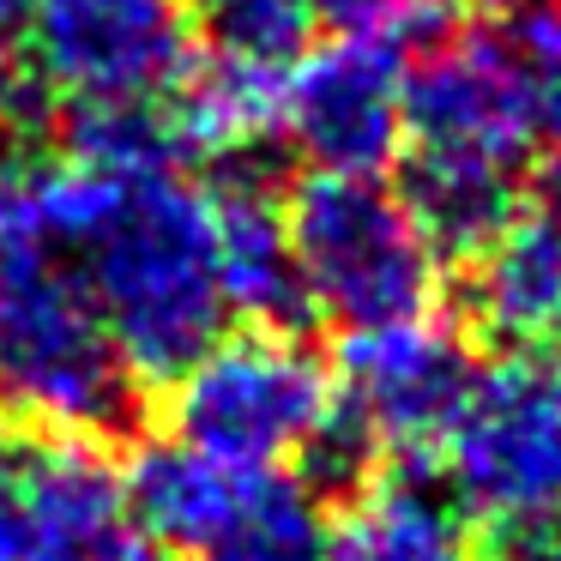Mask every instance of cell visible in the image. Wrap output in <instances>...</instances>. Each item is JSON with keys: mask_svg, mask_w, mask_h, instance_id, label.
<instances>
[{"mask_svg": "<svg viewBox=\"0 0 561 561\" xmlns=\"http://www.w3.org/2000/svg\"><path fill=\"white\" fill-rule=\"evenodd\" d=\"M218 266H224V296L230 314L266 332H296L308 314L302 272H296L284 211L266 194L224 187L218 194Z\"/></svg>", "mask_w": 561, "mask_h": 561, "instance_id": "5bb4252c", "label": "cell"}, {"mask_svg": "<svg viewBox=\"0 0 561 561\" xmlns=\"http://www.w3.org/2000/svg\"><path fill=\"white\" fill-rule=\"evenodd\" d=\"M25 7L31 0H0V67L19 55V31H25Z\"/></svg>", "mask_w": 561, "mask_h": 561, "instance_id": "d6986e66", "label": "cell"}, {"mask_svg": "<svg viewBox=\"0 0 561 561\" xmlns=\"http://www.w3.org/2000/svg\"><path fill=\"white\" fill-rule=\"evenodd\" d=\"M327 531L314 495L302 483L266 477L260 495L248 501V513L194 561H327Z\"/></svg>", "mask_w": 561, "mask_h": 561, "instance_id": "9a60e30c", "label": "cell"}, {"mask_svg": "<svg viewBox=\"0 0 561 561\" xmlns=\"http://www.w3.org/2000/svg\"><path fill=\"white\" fill-rule=\"evenodd\" d=\"M531 110L501 31L428 43L404 85V182L416 230L440 260H477L525 194Z\"/></svg>", "mask_w": 561, "mask_h": 561, "instance_id": "7a4b0ae2", "label": "cell"}, {"mask_svg": "<svg viewBox=\"0 0 561 561\" xmlns=\"http://www.w3.org/2000/svg\"><path fill=\"white\" fill-rule=\"evenodd\" d=\"M339 380L296 332L248 327L218 339L170 380V435L236 471L284 477L327 447Z\"/></svg>", "mask_w": 561, "mask_h": 561, "instance_id": "8992f818", "label": "cell"}, {"mask_svg": "<svg viewBox=\"0 0 561 561\" xmlns=\"http://www.w3.org/2000/svg\"><path fill=\"white\" fill-rule=\"evenodd\" d=\"M308 25L327 31H392V37H411L416 25L440 13V0H302Z\"/></svg>", "mask_w": 561, "mask_h": 561, "instance_id": "ac0fdd59", "label": "cell"}, {"mask_svg": "<svg viewBox=\"0 0 561 561\" xmlns=\"http://www.w3.org/2000/svg\"><path fill=\"white\" fill-rule=\"evenodd\" d=\"M404 85L411 43L392 31H332L302 49L278 85V134L308 170L380 175L404 146Z\"/></svg>", "mask_w": 561, "mask_h": 561, "instance_id": "ba28073f", "label": "cell"}, {"mask_svg": "<svg viewBox=\"0 0 561 561\" xmlns=\"http://www.w3.org/2000/svg\"><path fill=\"white\" fill-rule=\"evenodd\" d=\"M122 483H127V513L151 543H163L170 556H206L248 513V501L260 495L266 477L218 465L170 435V440H146L134 453V465L122 471Z\"/></svg>", "mask_w": 561, "mask_h": 561, "instance_id": "7c38bea8", "label": "cell"}, {"mask_svg": "<svg viewBox=\"0 0 561 561\" xmlns=\"http://www.w3.org/2000/svg\"><path fill=\"white\" fill-rule=\"evenodd\" d=\"M278 211L302 272L308 314L344 332L435 314L440 254L416 230L399 187H387L380 175L308 170Z\"/></svg>", "mask_w": 561, "mask_h": 561, "instance_id": "5b68a950", "label": "cell"}, {"mask_svg": "<svg viewBox=\"0 0 561 561\" xmlns=\"http://www.w3.org/2000/svg\"><path fill=\"white\" fill-rule=\"evenodd\" d=\"M471 314L513 344L561 332V170L531 175L507 224L471 260Z\"/></svg>", "mask_w": 561, "mask_h": 561, "instance_id": "8fae6325", "label": "cell"}, {"mask_svg": "<svg viewBox=\"0 0 561 561\" xmlns=\"http://www.w3.org/2000/svg\"><path fill=\"white\" fill-rule=\"evenodd\" d=\"M327 561H477L471 525L423 477H375L327 531Z\"/></svg>", "mask_w": 561, "mask_h": 561, "instance_id": "4fadbf2b", "label": "cell"}, {"mask_svg": "<svg viewBox=\"0 0 561 561\" xmlns=\"http://www.w3.org/2000/svg\"><path fill=\"white\" fill-rule=\"evenodd\" d=\"M556 561H561V556H556Z\"/></svg>", "mask_w": 561, "mask_h": 561, "instance_id": "44dd1931", "label": "cell"}, {"mask_svg": "<svg viewBox=\"0 0 561 561\" xmlns=\"http://www.w3.org/2000/svg\"><path fill=\"white\" fill-rule=\"evenodd\" d=\"M459 513L489 525L501 561L561 556V351L513 344L477 380L440 440Z\"/></svg>", "mask_w": 561, "mask_h": 561, "instance_id": "277c9868", "label": "cell"}, {"mask_svg": "<svg viewBox=\"0 0 561 561\" xmlns=\"http://www.w3.org/2000/svg\"><path fill=\"white\" fill-rule=\"evenodd\" d=\"M134 531L127 483L98 440L0 435V561H115Z\"/></svg>", "mask_w": 561, "mask_h": 561, "instance_id": "9c48e42d", "label": "cell"}, {"mask_svg": "<svg viewBox=\"0 0 561 561\" xmlns=\"http://www.w3.org/2000/svg\"><path fill=\"white\" fill-rule=\"evenodd\" d=\"M513 67L525 85V110H531V134H543L561 151V0H525L501 25Z\"/></svg>", "mask_w": 561, "mask_h": 561, "instance_id": "e0dca14e", "label": "cell"}, {"mask_svg": "<svg viewBox=\"0 0 561 561\" xmlns=\"http://www.w3.org/2000/svg\"><path fill=\"white\" fill-rule=\"evenodd\" d=\"M61 254L139 380H175L230 327L218 194L182 170H103L98 199Z\"/></svg>", "mask_w": 561, "mask_h": 561, "instance_id": "6da1fadb", "label": "cell"}, {"mask_svg": "<svg viewBox=\"0 0 561 561\" xmlns=\"http://www.w3.org/2000/svg\"><path fill=\"white\" fill-rule=\"evenodd\" d=\"M0 416L7 428L127 440L146 416V380L103 327L67 254L0 272Z\"/></svg>", "mask_w": 561, "mask_h": 561, "instance_id": "3957f363", "label": "cell"}, {"mask_svg": "<svg viewBox=\"0 0 561 561\" xmlns=\"http://www.w3.org/2000/svg\"><path fill=\"white\" fill-rule=\"evenodd\" d=\"M489 7H495V0H489Z\"/></svg>", "mask_w": 561, "mask_h": 561, "instance_id": "ffe728a7", "label": "cell"}, {"mask_svg": "<svg viewBox=\"0 0 561 561\" xmlns=\"http://www.w3.org/2000/svg\"><path fill=\"white\" fill-rule=\"evenodd\" d=\"M194 31H206L211 55L242 67L284 73L308 49V13L302 0H187Z\"/></svg>", "mask_w": 561, "mask_h": 561, "instance_id": "2e32d148", "label": "cell"}, {"mask_svg": "<svg viewBox=\"0 0 561 561\" xmlns=\"http://www.w3.org/2000/svg\"><path fill=\"white\" fill-rule=\"evenodd\" d=\"M187 0H31L19 61L67 110L163 103L199 61Z\"/></svg>", "mask_w": 561, "mask_h": 561, "instance_id": "52a82bcc", "label": "cell"}, {"mask_svg": "<svg viewBox=\"0 0 561 561\" xmlns=\"http://www.w3.org/2000/svg\"><path fill=\"white\" fill-rule=\"evenodd\" d=\"M477 380L471 339L447 320L351 332L339 356V411L368 453H440L465 392Z\"/></svg>", "mask_w": 561, "mask_h": 561, "instance_id": "30bf717a", "label": "cell"}]
</instances>
